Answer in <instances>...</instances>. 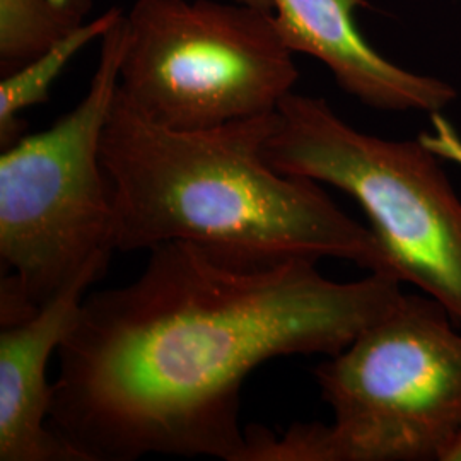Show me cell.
Masks as SVG:
<instances>
[{"label":"cell","mask_w":461,"mask_h":461,"mask_svg":"<svg viewBox=\"0 0 461 461\" xmlns=\"http://www.w3.org/2000/svg\"><path fill=\"white\" fill-rule=\"evenodd\" d=\"M127 24L118 91L171 131L276 113L299 79L274 11L234 0H137Z\"/></svg>","instance_id":"obj_6"},{"label":"cell","mask_w":461,"mask_h":461,"mask_svg":"<svg viewBox=\"0 0 461 461\" xmlns=\"http://www.w3.org/2000/svg\"><path fill=\"white\" fill-rule=\"evenodd\" d=\"M402 282L327 279L316 260L245 264L185 241L149 249L129 285L84 299L59 348L50 428L84 461H241L245 379L270 359L335 356Z\"/></svg>","instance_id":"obj_1"},{"label":"cell","mask_w":461,"mask_h":461,"mask_svg":"<svg viewBox=\"0 0 461 461\" xmlns=\"http://www.w3.org/2000/svg\"><path fill=\"white\" fill-rule=\"evenodd\" d=\"M57 7L64 9L74 16L84 19L86 14L91 11V0H51Z\"/></svg>","instance_id":"obj_11"},{"label":"cell","mask_w":461,"mask_h":461,"mask_svg":"<svg viewBox=\"0 0 461 461\" xmlns=\"http://www.w3.org/2000/svg\"><path fill=\"white\" fill-rule=\"evenodd\" d=\"M122 9L113 7L91 23L81 24L77 30L59 41L43 55L36 57L26 66L19 67L0 83V144L2 149L14 146L23 135L24 122L21 113L34 104L49 99L50 87L66 70L68 62L91 43L101 40L122 16Z\"/></svg>","instance_id":"obj_9"},{"label":"cell","mask_w":461,"mask_h":461,"mask_svg":"<svg viewBox=\"0 0 461 461\" xmlns=\"http://www.w3.org/2000/svg\"><path fill=\"white\" fill-rule=\"evenodd\" d=\"M276 127L277 112L171 131L118 91L101 142L116 251L185 241L245 264L329 257L390 276L371 228L348 217L320 183L268 163L265 146Z\"/></svg>","instance_id":"obj_2"},{"label":"cell","mask_w":461,"mask_h":461,"mask_svg":"<svg viewBox=\"0 0 461 461\" xmlns=\"http://www.w3.org/2000/svg\"><path fill=\"white\" fill-rule=\"evenodd\" d=\"M127 16L101 38L83 101L45 132L0 156V294L40 310L67 284L101 277L116 249L112 186L101 161L127 49Z\"/></svg>","instance_id":"obj_4"},{"label":"cell","mask_w":461,"mask_h":461,"mask_svg":"<svg viewBox=\"0 0 461 461\" xmlns=\"http://www.w3.org/2000/svg\"><path fill=\"white\" fill-rule=\"evenodd\" d=\"M99 277L67 284L33 316L0 333V461H84L50 428L53 384L47 367L74 327L86 289Z\"/></svg>","instance_id":"obj_8"},{"label":"cell","mask_w":461,"mask_h":461,"mask_svg":"<svg viewBox=\"0 0 461 461\" xmlns=\"http://www.w3.org/2000/svg\"><path fill=\"white\" fill-rule=\"evenodd\" d=\"M280 173L327 183L354 198L390 276L412 284L461 321V198L422 139L359 132L327 99L289 93L265 146Z\"/></svg>","instance_id":"obj_5"},{"label":"cell","mask_w":461,"mask_h":461,"mask_svg":"<svg viewBox=\"0 0 461 461\" xmlns=\"http://www.w3.org/2000/svg\"><path fill=\"white\" fill-rule=\"evenodd\" d=\"M445 461H461V441L453 446L447 455L445 456Z\"/></svg>","instance_id":"obj_13"},{"label":"cell","mask_w":461,"mask_h":461,"mask_svg":"<svg viewBox=\"0 0 461 461\" xmlns=\"http://www.w3.org/2000/svg\"><path fill=\"white\" fill-rule=\"evenodd\" d=\"M234 2L248 4V5H255V7L267 9V11H274V4H272V0H234Z\"/></svg>","instance_id":"obj_12"},{"label":"cell","mask_w":461,"mask_h":461,"mask_svg":"<svg viewBox=\"0 0 461 461\" xmlns=\"http://www.w3.org/2000/svg\"><path fill=\"white\" fill-rule=\"evenodd\" d=\"M287 47L325 64L347 95L392 113L436 115L458 98L443 79L396 66L364 38L356 9L366 0H272Z\"/></svg>","instance_id":"obj_7"},{"label":"cell","mask_w":461,"mask_h":461,"mask_svg":"<svg viewBox=\"0 0 461 461\" xmlns=\"http://www.w3.org/2000/svg\"><path fill=\"white\" fill-rule=\"evenodd\" d=\"M84 19L51 0H0V68L11 74L77 30Z\"/></svg>","instance_id":"obj_10"},{"label":"cell","mask_w":461,"mask_h":461,"mask_svg":"<svg viewBox=\"0 0 461 461\" xmlns=\"http://www.w3.org/2000/svg\"><path fill=\"white\" fill-rule=\"evenodd\" d=\"M443 304L395 306L314 369L331 424L245 429L241 461H445L461 441V333Z\"/></svg>","instance_id":"obj_3"}]
</instances>
